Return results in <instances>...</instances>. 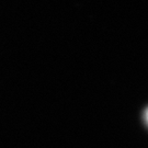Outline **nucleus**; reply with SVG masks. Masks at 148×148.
Returning <instances> with one entry per match:
<instances>
[{
	"instance_id": "1",
	"label": "nucleus",
	"mask_w": 148,
	"mask_h": 148,
	"mask_svg": "<svg viewBox=\"0 0 148 148\" xmlns=\"http://www.w3.org/2000/svg\"><path fill=\"white\" fill-rule=\"evenodd\" d=\"M147 120H148V113H147Z\"/></svg>"
}]
</instances>
